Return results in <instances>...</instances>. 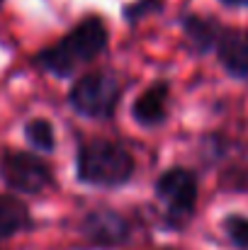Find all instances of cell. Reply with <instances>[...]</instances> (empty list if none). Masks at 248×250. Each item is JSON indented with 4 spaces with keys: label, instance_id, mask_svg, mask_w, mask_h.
<instances>
[{
    "label": "cell",
    "instance_id": "6da1fadb",
    "mask_svg": "<svg viewBox=\"0 0 248 250\" xmlns=\"http://www.w3.org/2000/svg\"><path fill=\"white\" fill-rule=\"evenodd\" d=\"M105 44H107L105 22L100 17H88L54 46L39 51L37 66H42L54 76H71L81 63L92 61L97 54H102Z\"/></svg>",
    "mask_w": 248,
    "mask_h": 250
},
{
    "label": "cell",
    "instance_id": "7a4b0ae2",
    "mask_svg": "<svg viewBox=\"0 0 248 250\" xmlns=\"http://www.w3.org/2000/svg\"><path fill=\"white\" fill-rule=\"evenodd\" d=\"M134 172V158L132 153L114 144V141H90L83 144L76 156V175L85 185L97 187H117L124 185Z\"/></svg>",
    "mask_w": 248,
    "mask_h": 250
},
{
    "label": "cell",
    "instance_id": "3957f363",
    "mask_svg": "<svg viewBox=\"0 0 248 250\" xmlns=\"http://www.w3.org/2000/svg\"><path fill=\"white\" fill-rule=\"evenodd\" d=\"M119 95H122V90H119V83L114 76L95 71V73L78 78V83L68 92V102L83 117L105 119V117H112V112L119 102Z\"/></svg>",
    "mask_w": 248,
    "mask_h": 250
},
{
    "label": "cell",
    "instance_id": "277c9868",
    "mask_svg": "<svg viewBox=\"0 0 248 250\" xmlns=\"http://www.w3.org/2000/svg\"><path fill=\"white\" fill-rule=\"evenodd\" d=\"M156 194L165 204L170 226H185L195 214L197 204V180L185 167H170L156 182Z\"/></svg>",
    "mask_w": 248,
    "mask_h": 250
},
{
    "label": "cell",
    "instance_id": "5b68a950",
    "mask_svg": "<svg viewBox=\"0 0 248 250\" xmlns=\"http://www.w3.org/2000/svg\"><path fill=\"white\" fill-rule=\"evenodd\" d=\"M0 175L7 187L22 194H39L54 182L49 166L24 151H5L0 158Z\"/></svg>",
    "mask_w": 248,
    "mask_h": 250
},
{
    "label": "cell",
    "instance_id": "8992f818",
    "mask_svg": "<svg viewBox=\"0 0 248 250\" xmlns=\"http://www.w3.org/2000/svg\"><path fill=\"white\" fill-rule=\"evenodd\" d=\"M83 233L92 243H97V246H117V243H124L127 241L129 226H127V221L117 211L97 209V211H90L85 216Z\"/></svg>",
    "mask_w": 248,
    "mask_h": 250
},
{
    "label": "cell",
    "instance_id": "52a82bcc",
    "mask_svg": "<svg viewBox=\"0 0 248 250\" xmlns=\"http://www.w3.org/2000/svg\"><path fill=\"white\" fill-rule=\"evenodd\" d=\"M217 54L222 66L234 76L248 81V34L239 29H224L217 42Z\"/></svg>",
    "mask_w": 248,
    "mask_h": 250
},
{
    "label": "cell",
    "instance_id": "ba28073f",
    "mask_svg": "<svg viewBox=\"0 0 248 250\" xmlns=\"http://www.w3.org/2000/svg\"><path fill=\"white\" fill-rule=\"evenodd\" d=\"M168 92H170L168 83H156L151 85L146 92H141L139 100L132 107L134 122H139L141 126L161 124L165 119V114H168Z\"/></svg>",
    "mask_w": 248,
    "mask_h": 250
},
{
    "label": "cell",
    "instance_id": "9c48e42d",
    "mask_svg": "<svg viewBox=\"0 0 248 250\" xmlns=\"http://www.w3.org/2000/svg\"><path fill=\"white\" fill-rule=\"evenodd\" d=\"M29 224L32 219H29V209L24 207V202L10 194H0V241L29 229Z\"/></svg>",
    "mask_w": 248,
    "mask_h": 250
},
{
    "label": "cell",
    "instance_id": "30bf717a",
    "mask_svg": "<svg viewBox=\"0 0 248 250\" xmlns=\"http://www.w3.org/2000/svg\"><path fill=\"white\" fill-rule=\"evenodd\" d=\"M182 29H185L190 44H192L197 51H209L212 46H217L219 34H222V29L217 27V22L204 20V17H197V15L185 17V20H182Z\"/></svg>",
    "mask_w": 248,
    "mask_h": 250
},
{
    "label": "cell",
    "instance_id": "8fae6325",
    "mask_svg": "<svg viewBox=\"0 0 248 250\" xmlns=\"http://www.w3.org/2000/svg\"><path fill=\"white\" fill-rule=\"evenodd\" d=\"M24 139L44 153L54 151V129L46 119H29L24 124Z\"/></svg>",
    "mask_w": 248,
    "mask_h": 250
},
{
    "label": "cell",
    "instance_id": "7c38bea8",
    "mask_svg": "<svg viewBox=\"0 0 248 250\" xmlns=\"http://www.w3.org/2000/svg\"><path fill=\"white\" fill-rule=\"evenodd\" d=\"M224 231L239 250H248V216L231 214L224 219Z\"/></svg>",
    "mask_w": 248,
    "mask_h": 250
},
{
    "label": "cell",
    "instance_id": "4fadbf2b",
    "mask_svg": "<svg viewBox=\"0 0 248 250\" xmlns=\"http://www.w3.org/2000/svg\"><path fill=\"white\" fill-rule=\"evenodd\" d=\"M224 5H229V7H246L248 0H222Z\"/></svg>",
    "mask_w": 248,
    "mask_h": 250
},
{
    "label": "cell",
    "instance_id": "5bb4252c",
    "mask_svg": "<svg viewBox=\"0 0 248 250\" xmlns=\"http://www.w3.org/2000/svg\"><path fill=\"white\" fill-rule=\"evenodd\" d=\"M0 5H2V0H0Z\"/></svg>",
    "mask_w": 248,
    "mask_h": 250
}]
</instances>
